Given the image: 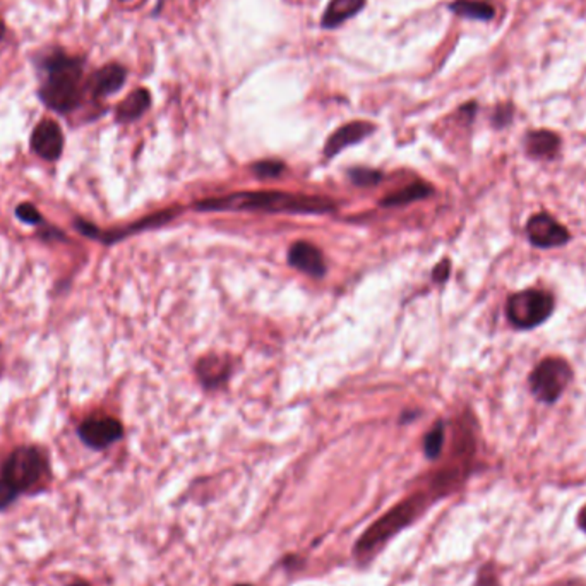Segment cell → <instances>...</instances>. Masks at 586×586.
I'll list each match as a JSON object with an SVG mask.
<instances>
[{"mask_svg":"<svg viewBox=\"0 0 586 586\" xmlns=\"http://www.w3.org/2000/svg\"><path fill=\"white\" fill-rule=\"evenodd\" d=\"M16 216L20 218L22 223H28V225H39L43 223V218L39 215V210L30 204V203H22L18 208H16Z\"/></svg>","mask_w":586,"mask_h":586,"instance_id":"7402d4cb","label":"cell"},{"mask_svg":"<svg viewBox=\"0 0 586 586\" xmlns=\"http://www.w3.org/2000/svg\"><path fill=\"white\" fill-rule=\"evenodd\" d=\"M559 586H582V585H578L576 582H567V583H563V585H559Z\"/></svg>","mask_w":586,"mask_h":586,"instance_id":"f1b7e54d","label":"cell"},{"mask_svg":"<svg viewBox=\"0 0 586 586\" xmlns=\"http://www.w3.org/2000/svg\"><path fill=\"white\" fill-rule=\"evenodd\" d=\"M451 11L469 20L488 21L494 18V7L480 0H456L450 5Z\"/></svg>","mask_w":586,"mask_h":586,"instance_id":"e0dca14e","label":"cell"},{"mask_svg":"<svg viewBox=\"0 0 586 586\" xmlns=\"http://www.w3.org/2000/svg\"><path fill=\"white\" fill-rule=\"evenodd\" d=\"M151 105V95L148 90H136L117 107L118 122H133L141 117Z\"/></svg>","mask_w":586,"mask_h":586,"instance_id":"9a60e30c","label":"cell"},{"mask_svg":"<svg viewBox=\"0 0 586 586\" xmlns=\"http://www.w3.org/2000/svg\"><path fill=\"white\" fill-rule=\"evenodd\" d=\"M125 76H127V73L122 65H118V64L105 65L103 69H99L93 74L91 82H90L93 97H107V95L116 93L124 86Z\"/></svg>","mask_w":586,"mask_h":586,"instance_id":"7c38bea8","label":"cell"},{"mask_svg":"<svg viewBox=\"0 0 586 586\" xmlns=\"http://www.w3.org/2000/svg\"><path fill=\"white\" fill-rule=\"evenodd\" d=\"M443 446H444V424L443 422H437L434 426V429L430 430L429 434L426 435L424 451H426L427 458L435 460V458H439V454L443 451Z\"/></svg>","mask_w":586,"mask_h":586,"instance_id":"d6986e66","label":"cell"},{"mask_svg":"<svg viewBox=\"0 0 586 586\" xmlns=\"http://www.w3.org/2000/svg\"><path fill=\"white\" fill-rule=\"evenodd\" d=\"M424 506H426V497L422 494H415L407 501L400 503L396 508L391 509L388 514H384L366 531V535L357 544V552L366 554L381 546L383 542H386L396 531L407 527Z\"/></svg>","mask_w":586,"mask_h":586,"instance_id":"8992f818","label":"cell"},{"mask_svg":"<svg viewBox=\"0 0 586 586\" xmlns=\"http://www.w3.org/2000/svg\"><path fill=\"white\" fill-rule=\"evenodd\" d=\"M350 178L355 185L367 187V185L377 184L383 178V174L377 170H371V168H353L350 172Z\"/></svg>","mask_w":586,"mask_h":586,"instance_id":"ffe728a7","label":"cell"},{"mask_svg":"<svg viewBox=\"0 0 586 586\" xmlns=\"http://www.w3.org/2000/svg\"><path fill=\"white\" fill-rule=\"evenodd\" d=\"M50 475L45 454L33 446H21L13 451L4 463L2 477L18 488V492L31 490Z\"/></svg>","mask_w":586,"mask_h":586,"instance_id":"277c9868","label":"cell"},{"mask_svg":"<svg viewBox=\"0 0 586 586\" xmlns=\"http://www.w3.org/2000/svg\"><path fill=\"white\" fill-rule=\"evenodd\" d=\"M434 191L432 187L424 184V182H413L410 185L392 193V194L386 195L383 201H381V206H386V208H392V206H405V204H410V203H415V201H422L426 197H429Z\"/></svg>","mask_w":586,"mask_h":586,"instance_id":"2e32d148","label":"cell"},{"mask_svg":"<svg viewBox=\"0 0 586 586\" xmlns=\"http://www.w3.org/2000/svg\"><path fill=\"white\" fill-rule=\"evenodd\" d=\"M559 148H561L559 136L546 129L530 131L525 137L528 157L535 159H550L559 153Z\"/></svg>","mask_w":586,"mask_h":586,"instance_id":"4fadbf2b","label":"cell"},{"mask_svg":"<svg viewBox=\"0 0 586 586\" xmlns=\"http://www.w3.org/2000/svg\"><path fill=\"white\" fill-rule=\"evenodd\" d=\"M18 496H20L18 488L14 487L13 484H9L4 477H0V511L11 506Z\"/></svg>","mask_w":586,"mask_h":586,"instance_id":"603a6c76","label":"cell"},{"mask_svg":"<svg viewBox=\"0 0 586 586\" xmlns=\"http://www.w3.org/2000/svg\"><path fill=\"white\" fill-rule=\"evenodd\" d=\"M374 129L375 127L372 125L371 122H362V120H357V122H350V124L341 125L328 139V142L324 146V155L328 158L336 157L345 148H349L352 144H357L362 139L371 136Z\"/></svg>","mask_w":586,"mask_h":586,"instance_id":"30bf717a","label":"cell"},{"mask_svg":"<svg viewBox=\"0 0 586 586\" xmlns=\"http://www.w3.org/2000/svg\"><path fill=\"white\" fill-rule=\"evenodd\" d=\"M556 309L552 293L539 289H527L513 293L506 302V315L511 326L528 332L547 323Z\"/></svg>","mask_w":586,"mask_h":586,"instance_id":"3957f363","label":"cell"},{"mask_svg":"<svg viewBox=\"0 0 586 586\" xmlns=\"http://www.w3.org/2000/svg\"><path fill=\"white\" fill-rule=\"evenodd\" d=\"M289 261L293 268L311 274L314 278H321L323 274L326 273L324 257L321 254V251L309 242L293 244L290 253H289Z\"/></svg>","mask_w":586,"mask_h":586,"instance_id":"8fae6325","label":"cell"},{"mask_svg":"<svg viewBox=\"0 0 586 586\" xmlns=\"http://www.w3.org/2000/svg\"><path fill=\"white\" fill-rule=\"evenodd\" d=\"M451 273V263L450 261H441L437 266H435V270H434V273H432V276H434V280L437 281V283H443V281H446L448 280V276H450Z\"/></svg>","mask_w":586,"mask_h":586,"instance_id":"d4e9b609","label":"cell"},{"mask_svg":"<svg viewBox=\"0 0 586 586\" xmlns=\"http://www.w3.org/2000/svg\"><path fill=\"white\" fill-rule=\"evenodd\" d=\"M527 235L530 244L537 249H556L571 242V232L548 213L530 216Z\"/></svg>","mask_w":586,"mask_h":586,"instance_id":"52a82bcc","label":"cell"},{"mask_svg":"<svg viewBox=\"0 0 586 586\" xmlns=\"http://www.w3.org/2000/svg\"><path fill=\"white\" fill-rule=\"evenodd\" d=\"M4 35H5V26H4V22L0 21V39H4Z\"/></svg>","mask_w":586,"mask_h":586,"instance_id":"4316f807","label":"cell"},{"mask_svg":"<svg viewBox=\"0 0 586 586\" xmlns=\"http://www.w3.org/2000/svg\"><path fill=\"white\" fill-rule=\"evenodd\" d=\"M81 441L91 450H105L118 441L124 434L122 424L112 417H91L81 424Z\"/></svg>","mask_w":586,"mask_h":586,"instance_id":"ba28073f","label":"cell"},{"mask_svg":"<svg viewBox=\"0 0 586 586\" xmlns=\"http://www.w3.org/2000/svg\"><path fill=\"white\" fill-rule=\"evenodd\" d=\"M43 67L47 71V79L39 88L41 101L60 114L74 110L81 101V59L56 54L45 60Z\"/></svg>","mask_w":586,"mask_h":586,"instance_id":"7a4b0ae2","label":"cell"},{"mask_svg":"<svg viewBox=\"0 0 586 586\" xmlns=\"http://www.w3.org/2000/svg\"><path fill=\"white\" fill-rule=\"evenodd\" d=\"M578 525H580V528H582V530L586 533V506L582 509L580 514H578Z\"/></svg>","mask_w":586,"mask_h":586,"instance_id":"484cf974","label":"cell"},{"mask_svg":"<svg viewBox=\"0 0 586 586\" xmlns=\"http://www.w3.org/2000/svg\"><path fill=\"white\" fill-rule=\"evenodd\" d=\"M240 586H247V585H240Z\"/></svg>","mask_w":586,"mask_h":586,"instance_id":"f546056e","label":"cell"},{"mask_svg":"<svg viewBox=\"0 0 586 586\" xmlns=\"http://www.w3.org/2000/svg\"><path fill=\"white\" fill-rule=\"evenodd\" d=\"M31 148L43 159H59L64 150V136L59 125L54 120L39 122L31 136Z\"/></svg>","mask_w":586,"mask_h":586,"instance_id":"9c48e42d","label":"cell"},{"mask_svg":"<svg viewBox=\"0 0 586 586\" xmlns=\"http://www.w3.org/2000/svg\"><path fill=\"white\" fill-rule=\"evenodd\" d=\"M366 7V0H332L324 16L323 28H338L341 22L357 16Z\"/></svg>","mask_w":586,"mask_h":586,"instance_id":"5bb4252c","label":"cell"},{"mask_svg":"<svg viewBox=\"0 0 586 586\" xmlns=\"http://www.w3.org/2000/svg\"><path fill=\"white\" fill-rule=\"evenodd\" d=\"M69 586H90V585H88V583H84V582H74L73 585H69Z\"/></svg>","mask_w":586,"mask_h":586,"instance_id":"83f0119b","label":"cell"},{"mask_svg":"<svg viewBox=\"0 0 586 586\" xmlns=\"http://www.w3.org/2000/svg\"><path fill=\"white\" fill-rule=\"evenodd\" d=\"M204 211L244 210V211H268V213H295V215H326L336 210V204L328 197L319 195H293L278 191L238 193L206 199L195 204Z\"/></svg>","mask_w":586,"mask_h":586,"instance_id":"6da1fadb","label":"cell"},{"mask_svg":"<svg viewBox=\"0 0 586 586\" xmlns=\"http://www.w3.org/2000/svg\"><path fill=\"white\" fill-rule=\"evenodd\" d=\"M197 372H199L201 381L206 386H218V384H221L227 379V375H228V366L223 360L216 358V357H210V358L201 360Z\"/></svg>","mask_w":586,"mask_h":586,"instance_id":"ac0fdd59","label":"cell"},{"mask_svg":"<svg viewBox=\"0 0 586 586\" xmlns=\"http://www.w3.org/2000/svg\"><path fill=\"white\" fill-rule=\"evenodd\" d=\"M573 367L567 360L561 357H547L530 372L528 386L539 401L554 405L564 394L573 381Z\"/></svg>","mask_w":586,"mask_h":586,"instance_id":"5b68a950","label":"cell"},{"mask_svg":"<svg viewBox=\"0 0 586 586\" xmlns=\"http://www.w3.org/2000/svg\"><path fill=\"white\" fill-rule=\"evenodd\" d=\"M494 125L496 127H504V125H508L509 122L513 120V107L511 105H503V107H499L497 110H496V114H494Z\"/></svg>","mask_w":586,"mask_h":586,"instance_id":"cb8c5ba5","label":"cell"},{"mask_svg":"<svg viewBox=\"0 0 586 586\" xmlns=\"http://www.w3.org/2000/svg\"><path fill=\"white\" fill-rule=\"evenodd\" d=\"M283 163L281 161H274V159H264V161H257L253 170L255 176L259 177H276L283 172Z\"/></svg>","mask_w":586,"mask_h":586,"instance_id":"44dd1931","label":"cell"}]
</instances>
